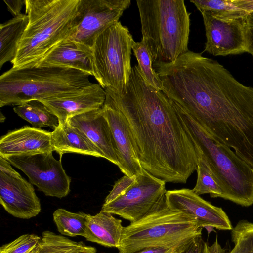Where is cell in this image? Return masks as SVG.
<instances>
[{"instance_id":"1","label":"cell","mask_w":253,"mask_h":253,"mask_svg":"<svg viewBox=\"0 0 253 253\" xmlns=\"http://www.w3.org/2000/svg\"><path fill=\"white\" fill-rule=\"evenodd\" d=\"M163 91L217 143L253 168V87L222 65L189 51L166 70Z\"/></svg>"},{"instance_id":"2","label":"cell","mask_w":253,"mask_h":253,"mask_svg":"<svg viewBox=\"0 0 253 253\" xmlns=\"http://www.w3.org/2000/svg\"><path fill=\"white\" fill-rule=\"evenodd\" d=\"M106 92L126 119L142 168L166 182L185 183L198 156L174 102L147 82L138 65L122 93Z\"/></svg>"},{"instance_id":"3","label":"cell","mask_w":253,"mask_h":253,"mask_svg":"<svg viewBox=\"0 0 253 253\" xmlns=\"http://www.w3.org/2000/svg\"><path fill=\"white\" fill-rule=\"evenodd\" d=\"M79 0H25L28 23L12 68L37 66L70 36Z\"/></svg>"},{"instance_id":"4","label":"cell","mask_w":253,"mask_h":253,"mask_svg":"<svg viewBox=\"0 0 253 253\" xmlns=\"http://www.w3.org/2000/svg\"><path fill=\"white\" fill-rule=\"evenodd\" d=\"M89 76L80 70L60 66L11 68L0 77V107L74 95L94 84Z\"/></svg>"},{"instance_id":"5","label":"cell","mask_w":253,"mask_h":253,"mask_svg":"<svg viewBox=\"0 0 253 253\" xmlns=\"http://www.w3.org/2000/svg\"><path fill=\"white\" fill-rule=\"evenodd\" d=\"M142 32L153 64L169 63L188 49L190 19L183 0H137Z\"/></svg>"},{"instance_id":"6","label":"cell","mask_w":253,"mask_h":253,"mask_svg":"<svg viewBox=\"0 0 253 253\" xmlns=\"http://www.w3.org/2000/svg\"><path fill=\"white\" fill-rule=\"evenodd\" d=\"M175 105L219 184L223 192L222 198L243 207L253 205V168L231 149L212 140L186 112Z\"/></svg>"},{"instance_id":"7","label":"cell","mask_w":253,"mask_h":253,"mask_svg":"<svg viewBox=\"0 0 253 253\" xmlns=\"http://www.w3.org/2000/svg\"><path fill=\"white\" fill-rule=\"evenodd\" d=\"M202 227L191 216L167 206L124 227L119 253H135L154 247L178 249L202 235Z\"/></svg>"},{"instance_id":"8","label":"cell","mask_w":253,"mask_h":253,"mask_svg":"<svg viewBox=\"0 0 253 253\" xmlns=\"http://www.w3.org/2000/svg\"><path fill=\"white\" fill-rule=\"evenodd\" d=\"M135 42L128 29L120 21L95 39L91 49L93 76L105 91L121 93L126 89L132 73Z\"/></svg>"},{"instance_id":"9","label":"cell","mask_w":253,"mask_h":253,"mask_svg":"<svg viewBox=\"0 0 253 253\" xmlns=\"http://www.w3.org/2000/svg\"><path fill=\"white\" fill-rule=\"evenodd\" d=\"M166 182L143 168L126 192L101 211L133 223L166 207Z\"/></svg>"},{"instance_id":"10","label":"cell","mask_w":253,"mask_h":253,"mask_svg":"<svg viewBox=\"0 0 253 253\" xmlns=\"http://www.w3.org/2000/svg\"><path fill=\"white\" fill-rule=\"evenodd\" d=\"M130 0H79L72 32L67 39L91 50L103 30L119 22Z\"/></svg>"},{"instance_id":"11","label":"cell","mask_w":253,"mask_h":253,"mask_svg":"<svg viewBox=\"0 0 253 253\" xmlns=\"http://www.w3.org/2000/svg\"><path fill=\"white\" fill-rule=\"evenodd\" d=\"M22 171L29 182L45 195L62 198L70 192L71 178L52 152L10 156L5 158Z\"/></svg>"},{"instance_id":"12","label":"cell","mask_w":253,"mask_h":253,"mask_svg":"<svg viewBox=\"0 0 253 253\" xmlns=\"http://www.w3.org/2000/svg\"><path fill=\"white\" fill-rule=\"evenodd\" d=\"M206 42L204 51L225 56L247 52V16H226L202 11Z\"/></svg>"},{"instance_id":"13","label":"cell","mask_w":253,"mask_h":253,"mask_svg":"<svg viewBox=\"0 0 253 253\" xmlns=\"http://www.w3.org/2000/svg\"><path fill=\"white\" fill-rule=\"evenodd\" d=\"M166 204L194 217L201 227L230 230V219L221 208L212 205L189 189L167 191Z\"/></svg>"},{"instance_id":"14","label":"cell","mask_w":253,"mask_h":253,"mask_svg":"<svg viewBox=\"0 0 253 253\" xmlns=\"http://www.w3.org/2000/svg\"><path fill=\"white\" fill-rule=\"evenodd\" d=\"M0 203L8 213L21 219L34 217L41 211L32 184L17 171L6 173L0 171Z\"/></svg>"},{"instance_id":"15","label":"cell","mask_w":253,"mask_h":253,"mask_svg":"<svg viewBox=\"0 0 253 253\" xmlns=\"http://www.w3.org/2000/svg\"><path fill=\"white\" fill-rule=\"evenodd\" d=\"M101 110L109 125L113 137L119 162L118 168L125 175L131 177L136 175L143 168L135 151L131 132L125 116L107 93Z\"/></svg>"},{"instance_id":"16","label":"cell","mask_w":253,"mask_h":253,"mask_svg":"<svg viewBox=\"0 0 253 253\" xmlns=\"http://www.w3.org/2000/svg\"><path fill=\"white\" fill-rule=\"evenodd\" d=\"M53 152L51 132L25 126L8 131L0 139V156Z\"/></svg>"},{"instance_id":"17","label":"cell","mask_w":253,"mask_h":253,"mask_svg":"<svg viewBox=\"0 0 253 253\" xmlns=\"http://www.w3.org/2000/svg\"><path fill=\"white\" fill-rule=\"evenodd\" d=\"M106 98L105 90L98 84H94L74 95L41 102L58 118L60 125L74 116L101 109Z\"/></svg>"},{"instance_id":"18","label":"cell","mask_w":253,"mask_h":253,"mask_svg":"<svg viewBox=\"0 0 253 253\" xmlns=\"http://www.w3.org/2000/svg\"><path fill=\"white\" fill-rule=\"evenodd\" d=\"M68 122L85 134L103 154L104 158L118 166L113 137L101 109L74 116Z\"/></svg>"},{"instance_id":"19","label":"cell","mask_w":253,"mask_h":253,"mask_svg":"<svg viewBox=\"0 0 253 253\" xmlns=\"http://www.w3.org/2000/svg\"><path fill=\"white\" fill-rule=\"evenodd\" d=\"M91 59V50L66 40L53 48L37 66L64 67L93 76Z\"/></svg>"},{"instance_id":"20","label":"cell","mask_w":253,"mask_h":253,"mask_svg":"<svg viewBox=\"0 0 253 253\" xmlns=\"http://www.w3.org/2000/svg\"><path fill=\"white\" fill-rule=\"evenodd\" d=\"M51 145L53 151L62 157L68 153L104 158L97 147L82 131L73 126L67 121L58 125L51 132Z\"/></svg>"},{"instance_id":"21","label":"cell","mask_w":253,"mask_h":253,"mask_svg":"<svg viewBox=\"0 0 253 253\" xmlns=\"http://www.w3.org/2000/svg\"><path fill=\"white\" fill-rule=\"evenodd\" d=\"M85 224L84 238L87 241L107 247H119L124 227L121 220L100 211L94 215L88 214Z\"/></svg>"},{"instance_id":"22","label":"cell","mask_w":253,"mask_h":253,"mask_svg":"<svg viewBox=\"0 0 253 253\" xmlns=\"http://www.w3.org/2000/svg\"><path fill=\"white\" fill-rule=\"evenodd\" d=\"M28 23V16L22 13L0 24V69L6 62L12 63L15 59L18 44Z\"/></svg>"},{"instance_id":"23","label":"cell","mask_w":253,"mask_h":253,"mask_svg":"<svg viewBox=\"0 0 253 253\" xmlns=\"http://www.w3.org/2000/svg\"><path fill=\"white\" fill-rule=\"evenodd\" d=\"M13 110L35 128L48 126L54 129L59 125L58 118L39 100H31L16 106Z\"/></svg>"},{"instance_id":"24","label":"cell","mask_w":253,"mask_h":253,"mask_svg":"<svg viewBox=\"0 0 253 253\" xmlns=\"http://www.w3.org/2000/svg\"><path fill=\"white\" fill-rule=\"evenodd\" d=\"M193 142L198 156V163L196 168L197 181L192 191L198 195L209 194L211 198H222V190L214 177L208 161L198 146L194 141Z\"/></svg>"},{"instance_id":"25","label":"cell","mask_w":253,"mask_h":253,"mask_svg":"<svg viewBox=\"0 0 253 253\" xmlns=\"http://www.w3.org/2000/svg\"><path fill=\"white\" fill-rule=\"evenodd\" d=\"M88 215L83 212H72L64 209H58L53 212V218L58 231L62 235L84 237Z\"/></svg>"},{"instance_id":"26","label":"cell","mask_w":253,"mask_h":253,"mask_svg":"<svg viewBox=\"0 0 253 253\" xmlns=\"http://www.w3.org/2000/svg\"><path fill=\"white\" fill-rule=\"evenodd\" d=\"M87 246L82 241H75L46 230L42 233L38 253H75Z\"/></svg>"},{"instance_id":"27","label":"cell","mask_w":253,"mask_h":253,"mask_svg":"<svg viewBox=\"0 0 253 253\" xmlns=\"http://www.w3.org/2000/svg\"><path fill=\"white\" fill-rule=\"evenodd\" d=\"M132 49L143 77L154 88L163 91L162 81L153 67L152 60L143 42L141 40L135 42Z\"/></svg>"},{"instance_id":"28","label":"cell","mask_w":253,"mask_h":253,"mask_svg":"<svg viewBox=\"0 0 253 253\" xmlns=\"http://www.w3.org/2000/svg\"><path fill=\"white\" fill-rule=\"evenodd\" d=\"M199 11L226 16H247L248 14L237 7L234 0H190Z\"/></svg>"},{"instance_id":"29","label":"cell","mask_w":253,"mask_h":253,"mask_svg":"<svg viewBox=\"0 0 253 253\" xmlns=\"http://www.w3.org/2000/svg\"><path fill=\"white\" fill-rule=\"evenodd\" d=\"M41 239V237L36 234H23L1 246L0 253H30Z\"/></svg>"},{"instance_id":"30","label":"cell","mask_w":253,"mask_h":253,"mask_svg":"<svg viewBox=\"0 0 253 253\" xmlns=\"http://www.w3.org/2000/svg\"><path fill=\"white\" fill-rule=\"evenodd\" d=\"M217 239L211 246L203 239L201 236L196 237L188 242L180 253H225Z\"/></svg>"},{"instance_id":"31","label":"cell","mask_w":253,"mask_h":253,"mask_svg":"<svg viewBox=\"0 0 253 253\" xmlns=\"http://www.w3.org/2000/svg\"><path fill=\"white\" fill-rule=\"evenodd\" d=\"M135 178L136 175L131 177L125 175L117 180L106 197L104 203H109L123 195L133 183Z\"/></svg>"},{"instance_id":"32","label":"cell","mask_w":253,"mask_h":253,"mask_svg":"<svg viewBox=\"0 0 253 253\" xmlns=\"http://www.w3.org/2000/svg\"><path fill=\"white\" fill-rule=\"evenodd\" d=\"M5 3L8 10L14 17L21 14V10L25 4V0H3Z\"/></svg>"},{"instance_id":"33","label":"cell","mask_w":253,"mask_h":253,"mask_svg":"<svg viewBox=\"0 0 253 253\" xmlns=\"http://www.w3.org/2000/svg\"><path fill=\"white\" fill-rule=\"evenodd\" d=\"M182 247H181V248H182ZM181 248H178V249L165 248V247L149 248H146V249L140 250V251L137 252L135 253H172L173 252H174Z\"/></svg>"},{"instance_id":"34","label":"cell","mask_w":253,"mask_h":253,"mask_svg":"<svg viewBox=\"0 0 253 253\" xmlns=\"http://www.w3.org/2000/svg\"><path fill=\"white\" fill-rule=\"evenodd\" d=\"M235 4L249 14L253 12V0H234Z\"/></svg>"},{"instance_id":"35","label":"cell","mask_w":253,"mask_h":253,"mask_svg":"<svg viewBox=\"0 0 253 253\" xmlns=\"http://www.w3.org/2000/svg\"><path fill=\"white\" fill-rule=\"evenodd\" d=\"M247 52L253 57V27L247 25L246 32Z\"/></svg>"},{"instance_id":"36","label":"cell","mask_w":253,"mask_h":253,"mask_svg":"<svg viewBox=\"0 0 253 253\" xmlns=\"http://www.w3.org/2000/svg\"><path fill=\"white\" fill-rule=\"evenodd\" d=\"M75 253H98L95 248L91 246H87L84 249Z\"/></svg>"},{"instance_id":"37","label":"cell","mask_w":253,"mask_h":253,"mask_svg":"<svg viewBox=\"0 0 253 253\" xmlns=\"http://www.w3.org/2000/svg\"><path fill=\"white\" fill-rule=\"evenodd\" d=\"M247 22L248 25L253 27V12L248 14Z\"/></svg>"},{"instance_id":"38","label":"cell","mask_w":253,"mask_h":253,"mask_svg":"<svg viewBox=\"0 0 253 253\" xmlns=\"http://www.w3.org/2000/svg\"><path fill=\"white\" fill-rule=\"evenodd\" d=\"M39 243L37 245V246L32 251V252L30 253H38V252H39Z\"/></svg>"},{"instance_id":"39","label":"cell","mask_w":253,"mask_h":253,"mask_svg":"<svg viewBox=\"0 0 253 253\" xmlns=\"http://www.w3.org/2000/svg\"><path fill=\"white\" fill-rule=\"evenodd\" d=\"M229 253H253V249H252L251 251H249L245 252H233L231 251Z\"/></svg>"},{"instance_id":"40","label":"cell","mask_w":253,"mask_h":253,"mask_svg":"<svg viewBox=\"0 0 253 253\" xmlns=\"http://www.w3.org/2000/svg\"><path fill=\"white\" fill-rule=\"evenodd\" d=\"M4 120H5L4 116L2 114V113L1 112H0V122H2L4 121Z\"/></svg>"},{"instance_id":"41","label":"cell","mask_w":253,"mask_h":253,"mask_svg":"<svg viewBox=\"0 0 253 253\" xmlns=\"http://www.w3.org/2000/svg\"><path fill=\"white\" fill-rule=\"evenodd\" d=\"M183 247L182 248H180V249H178V250H176V251H175L173 252V253H180V252L181 250L183 248V247Z\"/></svg>"}]
</instances>
